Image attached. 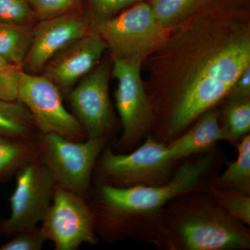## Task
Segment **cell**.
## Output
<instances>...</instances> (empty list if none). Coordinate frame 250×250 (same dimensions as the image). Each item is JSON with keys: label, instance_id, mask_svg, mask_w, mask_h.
<instances>
[{"label": "cell", "instance_id": "obj_21", "mask_svg": "<svg viewBox=\"0 0 250 250\" xmlns=\"http://www.w3.org/2000/svg\"><path fill=\"white\" fill-rule=\"evenodd\" d=\"M208 195L216 205L231 218L243 225H250V196L233 190L207 188Z\"/></svg>", "mask_w": 250, "mask_h": 250}, {"label": "cell", "instance_id": "obj_27", "mask_svg": "<svg viewBox=\"0 0 250 250\" xmlns=\"http://www.w3.org/2000/svg\"><path fill=\"white\" fill-rule=\"evenodd\" d=\"M227 97L228 100L250 98V66L238 77Z\"/></svg>", "mask_w": 250, "mask_h": 250}, {"label": "cell", "instance_id": "obj_23", "mask_svg": "<svg viewBox=\"0 0 250 250\" xmlns=\"http://www.w3.org/2000/svg\"><path fill=\"white\" fill-rule=\"evenodd\" d=\"M37 20L43 21L77 11L80 0H27Z\"/></svg>", "mask_w": 250, "mask_h": 250}, {"label": "cell", "instance_id": "obj_20", "mask_svg": "<svg viewBox=\"0 0 250 250\" xmlns=\"http://www.w3.org/2000/svg\"><path fill=\"white\" fill-rule=\"evenodd\" d=\"M225 141L238 144L250 130V98L228 100L220 121Z\"/></svg>", "mask_w": 250, "mask_h": 250}, {"label": "cell", "instance_id": "obj_18", "mask_svg": "<svg viewBox=\"0 0 250 250\" xmlns=\"http://www.w3.org/2000/svg\"><path fill=\"white\" fill-rule=\"evenodd\" d=\"M213 0H152L157 22L166 31L177 27Z\"/></svg>", "mask_w": 250, "mask_h": 250}, {"label": "cell", "instance_id": "obj_6", "mask_svg": "<svg viewBox=\"0 0 250 250\" xmlns=\"http://www.w3.org/2000/svg\"><path fill=\"white\" fill-rule=\"evenodd\" d=\"M129 154H115L106 148L100 154L99 170L105 184L118 187L157 186L170 179L174 161L167 144L150 135Z\"/></svg>", "mask_w": 250, "mask_h": 250}, {"label": "cell", "instance_id": "obj_4", "mask_svg": "<svg viewBox=\"0 0 250 250\" xmlns=\"http://www.w3.org/2000/svg\"><path fill=\"white\" fill-rule=\"evenodd\" d=\"M93 29L107 44L112 59L143 62L168 32L156 21L150 4L145 2H138Z\"/></svg>", "mask_w": 250, "mask_h": 250}, {"label": "cell", "instance_id": "obj_2", "mask_svg": "<svg viewBox=\"0 0 250 250\" xmlns=\"http://www.w3.org/2000/svg\"><path fill=\"white\" fill-rule=\"evenodd\" d=\"M190 202L173 210L167 223V245L174 250L250 249L249 229L227 214L213 199Z\"/></svg>", "mask_w": 250, "mask_h": 250}, {"label": "cell", "instance_id": "obj_24", "mask_svg": "<svg viewBox=\"0 0 250 250\" xmlns=\"http://www.w3.org/2000/svg\"><path fill=\"white\" fill-rule=\"evenodd\" d=\"M14 236L0 246V250H40L47 241L41 228L37 226L26 229Z\"/></svg>", "mask_w": 250, "mask_h": 250}, {"label": "cell", "instance_id": "obj_8", "mask_svg": "<svg viewBox=\"0 0 250 250\" xmlns=\"http://www.w3.org/2000/svg\"><path fill=\"white\" fill-rule=\"evenodd\" d=\"M57 184L39 155L20 169L10 199L11 214L0 224V236H13L42 222L52 204Z\"/></svg>", "mask_w": 250, "mask_h": 250}, {"label": "cell", "instance_id": "obj_19", "mask_svg": "<svg viewBox=\"0 0 250 250\" xmlns=\"http://www.w3.org/2000/svg\"><path fill=\"white\" fill-rule=\"evenodd\" d=\"M31 31V27L0 21V58L21 68L30 43Z\"/></svg>", "mask_w": 250, "mask_h": 250}, {"label": "cell", "instance_id": "obj_16", "mask_svg": "<svg viewBox=\"0 0 250 250\" xmlns=\"http://www.w3.org/2000/svg\"><path fill=\"white\" fill-rule=\"evenodd\" d=\"M36 129L31 113L22 103L0 100V136L33 140Z\"/></svg>", "mask_w": 250, "mask_h": 250}, {"label": "cell", "instance_id": "obj_26", "mask_svg": "<svg viewBox=\"0 0 250 250\" xmlns=\"http://www.w3.org/2000/svg\"><path fill=\"white\" fill-rule=\"evenodd\" d=\"M21 70H0V100L17 101L18 75Z\"/></svg>", "mask_w": 250, "mask_h": 250}, {"label": "cell", "instance_id": "obj_14", "mask_svg": "<svg viewBox=\"0 0 250 250\" xmlns=\"http://www.w3.org/2000/svg\"><path fill=\"white\" fill-rule=\"evenodd\" d=\"M220 141H225L220 115L213 108L198 118L191 129L182 133L167 146L174 161L208 152Z\"/></svg>", "mask_w": 250, "mask_h": 250}, {"label": "cell", "instance_id": "obj_12", "mask_svg": "<svg viewBox=\"0 0 250 250\" xmlns=\"http://www.w3.org/2000/svg\"><path fill=\"white\" fill-rule=\"evenodd\" d=\"M91 29L88 20L77 11L39 21L31 31L21 69L30 74L42 72L54 57Z\"/></svg>", "mask_w": 250, "mask_h": 250}, {"label": "cell", "instance_id": "obj_9", "mask_svg": "<svg viewBox=\"0 0 250 250\" xmlns=\"http://www.w3.org/2000/svg\"><path fill=\"white\" fill-rule=\"evenodd\" d=\"M17 101L29 110L42 134L54 133L74 141H82L84 138V130L76 117L64 106L60 90L43 75L21 70Z\"/></svg>", "mask_w": 250, "mask_h": 250}, {"label": "cell", "instance_id": "obj_11", "mask_svg": "<svg viewBox=\"0 0 250 250\" xmlns=\"http://www.w3.org/2000/svg\"><path fill=\"white\" fill-rule=\"evenodd\" d=\"M111 64L104 62L81 80L68 93L74 116L88 139H106L113 126L108 93Z\"/></svg>", "mask_w": 250, "mask_h": 250}, {"label": "cell", "instance_id": "obj_28", "mask_svg": "<svg viewBox=\"0 0 250 250\" xmlns=\"http://www.w3.org/2000/svg\"><path fill=\"white\" fill-rule=\"evenodd\" d=\"M0 70H21V68L12 64H10L9 62H6L4 59L0 58Z\"/></svg>", "mask_w": 250, "mask_h": 250}, {"label": "cell", "instance_id": "obj_25", "mask_svg": "<svg viewBox=\"0 0 250 250\" xmlns=\"http://www.w3.org/2000/svg\"><path fill=\"white\" fill-rule=\"evenodd\" d=\"M94 16L95 24L106 21L117 12L135 3L142 0H88Z\"/></svg>", "mask_w": 250, "mask_h": 250}, {"label": "cell", "instance_id": "obj_22", "mask_svg": "<svg viewBox=\"0 0 250 250\" xmlns=\"http://www.w3.org/2000/svg\"><path fill=\"white\" fill-rule=\"evenodd\" d=\"M36 21L27 0H0V21L31 27Z\"/></svg>", "mask_w": 250, "mask_h": 250}, {"label": "cell", "instance_id": "obj_1", "mask_svg": "<svg viewBox=\"0 0 250 250\" xmlns=\"http://www.w3.org/2000/svg\"><path fill=\"white\" fill-rule=\"evenodd\" d=\"M213 1L170 29L147 57V94L155 116L152 136L165 144L228 96L250 66L248 14Z\"/></svg>", "mask_w": 250, "mask_h": 250}, {"label": "cell", "instance_id": "obj_17", "mask_svg": "<svg viewBox=\"0 0 250 250\" xmlns=\"http://www.w3.org/2000/svg\"><path fill=\"white\" fill-rule=\"evenodd\" d=\"M39 146L33 140L0 136V182L6 180L39 155Z\"/></svg>", "mask_w": 250, "mask_h": 250}, {"label": "cell", "instance_id": "obj_3", "mask_svg": "<svg viewBox=\"0 0 250 250\" xmlns=\"http://www.w3.org/2000/svg\"><path fill=\"white\" fill-rule=\"evenodd\" d=\"M214 159L213 155L207 154L186 163L161 185L118 187L104 184L99 190L100 201L108 211L123 218L157 214L177 197L202 190Z\"/></svg>", "mask_w": 250, "mask_h": 250}, {"label": "cell", "instance_id": "obj_10", "mask_svg": "<svg viewBox=\"0 0 250 250\" xmlns=\"http://www.w3.org/2000/svg\"><path fill=\"white\" fill-rule=\"evenodd\" d=\"M41 231L57 250H75L83 243L95 244V217L79 196L57 184Z\"/></svg>", "mask_w": 250, "mask_h": 250}, {"label": "cell", "instance_id": "obj_15", "mask_svg": "<svg viewBox=\"0 0 250 250\" xmlns=\"http://www.w3.org/2000/svg\"><path fill=\"white\" fill-rule=\"evenodd\" d=\"M238 156L228 163L226 170L213 180L211 187L250 195V136L247 134L237 144Z\"/></svg>", "mask_w": 250, "mask_h": 250}, {"label": "cell", "instance_id": "obj_5", "mask_svg": "<svg viewBox=\"0 0 250 250\" xmlns=\"http://www.w3.org/2000/svg\"><path fill=\"white\" fill-rule=\"evenodd\" d=\"M106 139L74 141L62 135L42 134L41 158L58 185L79 196L89 189L92 172L106 146Z\"/></svg>", "mask_w": 250, "mask_h": 250}, {"label": "cell", "instance_id": "obj_7", "mask_svg": "<svg viewBox=\"0 0 250 250\" xmlns=\"http://www.w3.org/2000/svg\"><path fill=\"white\" fill-rule=\"evenodd\" d=\"M112 60V77L117 81L115 100L123 127L117 148L125 152L147 136L154 128L155 116L141 77L143 62Z\"/></svg>", "mask_w": 250, "mask_h": 250}, {"label": "cell", "instance_id": "obj_13", "mask_svg": "<svg viewBox=\"0 0 250 250\" xmlns=\"http://www.w3.org/2000/svg\"><path fill=\"white\" fill-rule=\"evenodd\" d=\"M107 44L93 28L54 57L42 70V75L69 93L81 80L97 66Z\"/></svg>", "mask_w": 250, "mask_h": 250}]
</instances>
